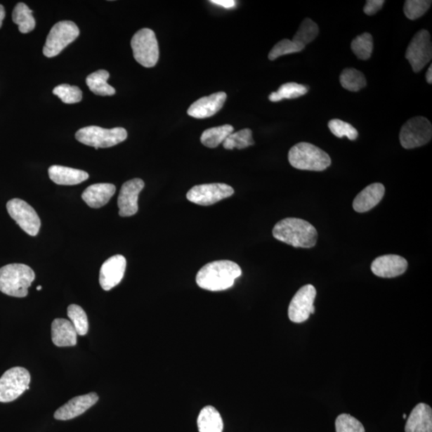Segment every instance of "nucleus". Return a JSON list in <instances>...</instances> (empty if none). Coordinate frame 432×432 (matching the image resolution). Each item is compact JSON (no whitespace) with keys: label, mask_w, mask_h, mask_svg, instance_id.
I'll use <instances>...</instances> for the list:
<instances>
[{"label":"nucleus","mask_w":432,"mask_h":432,"mask_svg":"<svg viewBox=\"0 0 432 432\" xmlns=\"http://www.w3.org/2000/svg\"><path fill=\"white\" fill-rule=\"evenodd\" d=\"M242 270L237 263L218 261L204 265L197 275V284L204 290L221 292L232 287L240 277Z\"/></svg>","instance_id":"f257e3e1"},{"label":"nucleus","mask_w":432,"mask_h":432,"mask_svg":"<svg viewBox=\"0 0 432 432\" xmlns=\"http://www.w3.org/2000/svg\"><path fill=\"white\" fill-rule=\"evenodd\" d=\"M273 236L276 240L294 247L310 249L318 237V233L312 224L297 218H286L275 224Z\"/></svg>","instance_id":"f03ea898"},{"label":"nucleus","mask_w":432,"mask_h":432,"mask_svg":"<svg viewBox=\"0 0 432 432\" xmlns=\"http://www.w3.org/2000/svg\"><path fill=\"white\" fill-rule=\"evenodd\" d=\"M36 278L34 270L27 265L11 263L0 268V292L9 296L24 298Z\"/></svg>","instance_id":"7ed1b4c3"},{"label":"nucleus","mask_w":432,"mask_h":432,"mask_svg":"<svg viewBox=\"0 0 432 432\" xmlns=\"http://www.w3.org/2000/svg\"><path fill=\"white\" fill-rule=\"evenodd\" d=\"M290 164L299 170L322 171L332 164L329 155L309 143H299L288 153Z\"/></svg>","instance_id":"20e7f679"},{"label":"nucleus","mask_w":432,"mask_h":432,"mask_svg":"<svg viewBox=\"0 0 432 432\" xmlns=\"http://www.w3.org/2000/svg\"><path fill=\"white\" fill-rule=\"evenodd\" d=\"M128 132L123 128L105 129L97 126H89L77 132V140L90 147L111 148L126 140Z\"/></svg>","instance_id":"39448f33"},{"label":"nucleus","mask_w":432,"mask_h":432,"mask_svg":"<svg viewBox=\"0 0 432 432\" xmlns=\"http://www.w3.org/2000/svg\"><path fill=\"white\" fill-rule=\"evenodd\" d=\"M131 46L135 60L144 67L157 65L159 57V44L155 32L143 28L131 39Z\"/></svg>","instance_id":"423d86ee"},{"label":"nucleus","mask_w":432,"mask_h":432,"mask_svg":"<svg viewBox=\"0 0 432 432\" xmlns=\"http://www.w3.org/2000/svg\"><path fill=\"white\" fill-rule=\"evenodd\" d=\"M30 382L31 374L26 368H11L0 378V402H10L18 399L30 388Z\"/></svg>","instance_id":"0eeeda50"},{"label":"nucleus","mask_w":432,"mask_h":432,"mask_svg":"<svg viewBox=\"0 0 432 432\" xmlns=\"http://www.w3.org/2000/svg\"><path fill=\"white\" fill-rule=\"evenodd\" d=\"M79 34L76 24L72 21L57 22L46 40L43 53L45 56L53 58L59 55L69 44L74 41Z\"/></svg>","instance_id":"6e6552de"},{"label":"nucleus","mask_w":432,"mask_h":432,"mask_svg":"<svg viewBox=\"0 0 432 432\" xmlns=\"http://www.w3.org/2000/svg\"><path fill=\"white\" fill-rule=\"evenodd\" d=\"M432 126L430 121L423 117H414L402 125L400 140L402 148L412 149L422 147L431 141Z\"/></svg>","instance_id":"1a4fd4ad"},{"label":"nucleus","mask_w":432,"mask_h":432,"mask_svg":"<svg viewBox=\"0 0 432 432\" xmlns=\"http://www.w3.org/2000/svg\"><path fill=\"white\" fill-rule=\"evenodd\" d=\"M405 57L416 73L429 63L432 58V45L430 33L427 30H420L414 34L408 45Z\"/></svg>","instance_id":"9d476101"},{"label":"nucleus","mask_w":432,"mask_h":432,"mask_svg":"<svg viewBox=\"0 0 432 432\" xmlns=\"http://www.w3.org/2000/svg\"><path fill=\"white\" fill-rule=\"evenodd\" d=\"M8 214L22 230L32 236H37L39 232L41 222L36 211L25 201L13 199L8 202Z\"/></svg>","instance_id":"9b49d317"},{"label":"nucleus","mask_w":432,"mask_h":432,"mask_svg":"<svg viewBox=\"0 0 432 432\" xmlns=\"http://www.w3.org/2000/svg\"><path fill=\"white\" fill-rule=\"evenodd\" d=\"M233 194L234 189L228 184L207 183L190 189L187 199L195 204L210 206L232 197Z\"/></svg>","instance_id":"f8f14e48"},{"label":"nucleus","mask_w":432,"mask_h":432,"mask_svg":"<svg viewBox=\"0 0 432 432\" xmlns=\"http://www.w3.org/2000/svg\"><path fill=\"white\" fill-rule=\"evenodd\" d=\"M316 290L314 286L308 284L302 287L292 299L288 308V317L291 321L301 324L314 314V302Z\"/></svg>","instance_id":"ddd939ff"},{"label":"nucleus","mask_w":432,"mask_h":432,"mask_svg":"<svg viewBox=\"0 0 432 432\" xmlns=\"http://www.w3.org/2000/svg\"><path fill=\"white\" fill-rule=\"evenodd\" d=\"M144 182L141 178H133L123 184L118 197L119 214L122 217L132 216L136 214L138 199L144 188Z\"/></svg>","instance_id":"4468645a"},{"label":"nucleus","mask_w":432,"mask_h":432,"mask_svg":"<svg viewBox=\"0 0 432 432\" xmlns=\"http://www.w3.org/2000/svg\"><path fill=\"white\" fill-rule=\"evenodd\" d=\"M126 261L121 255L114 256L103 263L100 270V284L105 291H110L122 281Z\"/></svg>","instance_id":"2eb2a0df"},{"label":"nucleus","mask_w":432,"mask_h":432,"mask_svg":"<svg viewBox=\"0 0 432 432\" xmlns=\"http://www.w3.org/2000/svg\"><path fill=\"white\" fill-rule=\"evenodd\" d=\"M227 99L225 92H217L209 96L200 98L188 108V114L195 119H206L220 112Z\"/></svg>","instance_id":"dca6fc26"},{"label":"nucleus","mask_w":432,"mask_h":432,"mask_svg":"<svg viewBox=\"0 0 432 432\" xmlns=\"http://www.w3.org/2000/svg\"><path fill=\"white\" fill-rule=\"evenodd\" d=\"M407 262L397 255H386L377 258L372 263V272L382 278H394L406 272Z\"/></svg>","instance_id":"f3484780"},{"label":"nucleus","mask_w":432,"mask_h":432,"mask_svg":"<svg viewBox=\"0 0 432 432\" xmlns=\"http://www.w3.org/2000/svg\"><path fill=\"white\" fill-rule=\"evenodd\" d=\"M98 400H99V396L95 393L74 397L58 409L54 414V417L58 420L77 418L94 406Z\"/></svg>","instance_id":"a211bd4d"},{"label":"nucleus","mask_w":432,"mask_h":432,"mask_svg":"<svg viewBox=\"0 0 432 432\" xmlns=\"http://www.w3.org/2000/svg\"><path fill=\"white\" fill-rule=\"evenodd\" d=\"M77 332L70 320L55 319L51 325V339L57 347H73L77 343Z\"/></svg>","instance_id":"6ab92c4d"},{"label":"nucleus","mask_w":432,"mask_h":432,"mask_svg":"<svg viewBox=\"0 0 432 432\" xmlns=\"http://www.w3.org/2000/svg\"><path fill=\"white\" fill-rule=\"evenodd\" d=\"M405 432H432V410L426 403H419L407 419Z\"/></svg>","instance_id":"aec40b11"},{"label":"nucleus","mask_w":432,"mask_h":432,"mask_svg":"<svg viewBox=\"0 0 432 432\" xmlns=\"http://www.w3.org/2000/svg\"><path fill=\"white\" fill-rule=\"evenodd\" d=\"M385 194V188L382 183H376L365 188L357 195L353 202L355 211L362 213L370 211L379 204Z\"/></svg>","instance_id":"412c9836"},{"label":"nucleus","mask_w":432,"mask_h":432,"mask_svg":"<svg viewBox=\"0 0 432 432\" xmlns=\"http://www.w3.org/2000/svg\"><path fill=\"white\" fill-rule=\"evenodd\" d=\"M117 191L112 183H96L89 186L82 194V199L92 209L106 205Z\"/></svg>","instance_id":"4be33fe9"},{"label":"nucleus","mask_w":432,"mask_h":432,"mask_svg":"<svg viewBox=\"0 0 432 432\" xmlns=\"http://www.w3.org/2000/svg\"><path fill=\"white\" fill-rule=\"evenodd\" d=\"M48 175L51 181L59 185H77L88 180L89 175L84 171L54 165L50 166Z\"/></svg>","instance_id":"5701e85b"},{"label":"nucleus","mask_w":432,"mask_h":432,"mask_svg":"<svg viewBox=\"0 0 432 432\" xmlns=\"http://www.w3.org/2000/svg\"><path fill=\"white\" fill-rule=\"evenodd\" d=\"M199 432H223V422L220 412L214 407L202 409L197 419Z\"/></svg>","instance_id":"b1692460"},{"label":"nucleus","mask_w":432,"mask_h":432,"mask_svg":"<svg viewBox=\"0 0 432 432\" xmlns=\"http://www.w3.org/2000/svg\"><path fill=\"white\" fill-rule=\"evenodd\" d=\"M110 74L106 70H99L91 73L86 77V83L91 91L94 94L102 96H109L115 94V90L107 84Z\"/></svg>","instance_id":"393cba45"},{"label":"nucleus","mask_w":432,"mask_h":432,"mask_svg":"<svg viewBox=\"0 0 432 432\" xmlns=\"http://www.w3.org/2000/svg\"><path fill=\"white\" fill-rule=\"evenodd\" d=\"M233 132L234 128L232 125L216 126L203 132L200 138L201 143L207 148H215L221 145Z\"/></svg>","instance_id":"a878e982"},{"label":"nucleus","mask_w":432,"mask_h":432,"mask_svg":"<svg viewBox=\"0 0 432 432\" xmlns=\"http://www.w3.org/2000/svg\"><path fill=\"white\" fill-rule=\"evenodd\" d=\"M13 20L19 26V30L22 34L31 32L36 27L32 11L24 3L15 6L13 13Z\"/></svg>","instance_id":"bb28decb"},{"label":"nucleus","mask_w":432,"mask_h":432,"mask_svg":"<svg viewBox=\"0 0 432 432\" xmlns=\"http://www.w3.org/2000/svg\"><path fill=\"white\" fill-rule=\"evenodd\" d=\"M308 91L307 86L296 83H287L280 86L277 91L273 92L269 96V100L280 102L283 100H292L306 95Z\"/></svg>","instance_id":"cd10ccee"},{"label":"nucleus","mask_w":432,"mask_h":432,"mask_svg":"<svg viewBox=\"0 0 432 432\" xmlns=\"http://www.w3.org/2000/svg\"><path fill=\"white\" fill-rule=\"evenodd\" d=\"M339 81L346 90L357 92L367 85L365 74L355 68H346L339 77Z\"/></svg>","instance_id":"c85d7f7f"},{"label":"nucleus","mask_w":432,"mask_h":432,"mask_svg":"<svg viewBox=\"0 0 432 432\" xmlns=\"http://www.w3.org/2000/svg\"><path fill=\"white\" fill-rule=\"evenodd\" d=\"M351 50L361 60L370 59L373 51V38L369 33H362L355 37L351 44Z\"/></svg>","instance_id":"c756f323"},{"label":"nucleus","mask_w":432,"mask_h":432,"mask_svg":"<svg viewBox=\"0 0 432 432\" xmlns=\"http://www.w3.org/2000/svg\"><path fill=\"white\" fill-rule=\"evenodd\" d=\"M254 144L255 141L253 140L252 131L249 129L233 132L223 143V148L228 150H233L234 148L244 149L254 145Z\"/></svg>","instance_id":"7c9ffc66"},{"label":"nucleus","mask_w":432,"mask_h":432,"mask_svg":"<svg viewBox=\"0 0 432 432\" xmlns=\"http://www.w3.org/2000/svg\"><path fill=\"white\" fill-rule=\"evenodd\" d=\"M319 27L310 19H305L293 37L292 41L306 47L319 34Z\"/></svg>","instance_id":"2f4dec72"},{"label":"nucleus","mask_w":432,"mask_h":432,"mask_svg":"<svg viewBox=\"0 0 432 432\" xmlns=\"http://www.w3.org/2000/svg\"><path fill=\"white\" fill-rule=\"evenodd\" d=\"M67 316L79 336H85L89 332V320L84 310L79 305L72 304L67 308Z\"/></svg>","instance_id":"473e14b6"},{"label":"nucleus","mask_w":432,"mask_h":432,"mask_svg":"<svg viewBox=\"0 0 432 432\" xmlns=\"http://www.w3.org/2000/svg\"><path fill=\"white\" fill-rule=\"evenodd\" d=\"M328 128H329L332 133L339 139L347 137L350 140H355L359 136L358 131L353 125L341 119H334L330 120L328 123Z\"/></svg>","instance_id":"72a5a7b5"},{"label":"nucleus","mask_w":432,"mask_h":432,"mask_svg":"<svg viewBox=\"0 0 432 432\" xmlns=\"http://www.w3.org/2000/svg\"><path fill=\"white\" fill-rule=\"evenodd\" d=\"M304 48L303 46L293 42L292 40L285 39L276 44L273 48L270 50L268 59L273 61L280 56L301 53Z\"/></svg>","instance_id":"f704fd0d"},{"label":"nucleus","mask_w":432,"mask_h":432,"mask_svg":"<svg viewBox=\"0 0 432 432\" xmlns=\"http://www.w3.org/2000/svg\"><path fill=\"white\" fill-rule=\"evenodd\" d=\"M53 94L67 105H72L82 100V91L77 86L61 84L55 86Z\"/></svg>","instance_id":"c9c22d12"},{"label":"nucleus","mask_w":432,"mask_h":432,"mask_svg":"<svg viewBox=\"0 0 432 432\" xmlns=\"http://www.w3.org/2000/svg\"><path fill=\"white\" fill-rule=\"evenodd\" d=\"M431 3L428 0H407L405 7H403V11H405L407 19L417 20L427 13Z\"/></svg>","instance_id":"e433bc0d"},{"label":"nucleus","mask_w":432,"mask_h":432,"mask_svg":"<svg viewBox=\"0 0 432 432\" xmlns=\"http://www.w3.org/2000/svg\"><path fill=\"white\" fill-rule=\"evenodd\" d=\"M336 432H365L364 425L348 414H341L336 420Z\"/></svg>","instance_id":"4c0bfd02"},{"label":"nucleus","mask_w":432,"mask_h":432,"mask_svg":"<svg viewBox=\"0 0 432 432\" xmlns=\"http://www.w3.org/2000/svg\"><path fill=\"white\" fill-rule=\"evenodd\" d=\"M384 0H367L364 8V13L367 15L377 14L383 8Z\"/></svg>","instance_id":"58836bf2"},{"label":"nucleus","mask_w":432,"mask_h":432,"mask_svg":"<svg viewBox=\"0 0 432 432\" xmlns=\"http://www.w3.org/2000/svg\"><path fill=\"white\" fill-rule=\"evenodd\" d=\"M211 3L227 9L233 8L236 5L234 0H211Z\"/></svg>","instance_id":"ea45409f"},{"label":"nucleus","mask_w":432,"mask_h":432,"mask_svg":"<svg viewBox=\"0 0 432 432\" xmlns=\"http://www.w3.org/2000/svg\"><path fill=\"white\" fill-rule=\"evenodd\" d=\"M426 79L429 84H432V65H431L428 69L427 73H426Z\"/></svg>","instance_id":"a19ab883"},{"label":"nucleus","mask_w":432,"mask_h":432,"mask_svg":"<svg viewBox=\"0 0 432 432\" xmlns=\"http://www.w3.org/2000/svg\"><path fill=\"white\" fill-rule=\"evenodd\" d=\"M5 18V10L2 5H0V28L3 25V21Z\"/></svg>","instance_id":"79ce46f5"},{"label":"nucleus","mask_w":432,"mask_h":432,"mask_svg":"<svg viewBox=\"0 0 432 432\" xmlns=\"http://www.w3.org/2000/svg\"><path fill=\"white\" fill-rule=\"evenodd\" d=\"M41 289H42V287H41V286H38V287H37V290H38V291H40V290H41Z\"/></svg>","instance_id":"37998d69"},{"label":"nucleus","mask_w":432,"mask_h":432,"mask_svg":"<svg viewBox=\"0 0 432 432\" xmlns=\"http://www.w3.org/2000/svg\"><path fill=\"white\" fill-rule=\"evenodd\" d=\"M402 417L403 419H407V414H403Z\"/></svg>","instance_id":"c03bdc74"}]
</instances>
